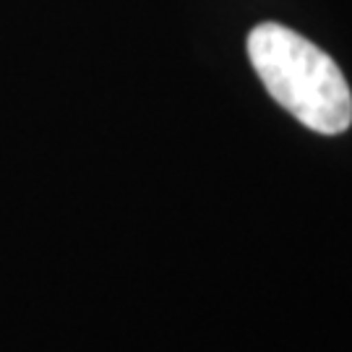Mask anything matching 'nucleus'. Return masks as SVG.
I'll list each match as a JSON object with an SVG mask.
<instances>
[{"label":"nucleus","mask_w":352,"mask_h":352,"mask_svg":"<svg viewBox=\"0 0 352 352\" xmlns=\"http://www.w3.org/2000/svg\"><path fill=\"white\" fill-rule=\"evenodd\" d=\"M248 55L266 91L305 128L324 136L350 128V87L340 65L314 42L269 21L251 32Z\"/></svg>","instance_id":"obj_1"}]
</instances>
